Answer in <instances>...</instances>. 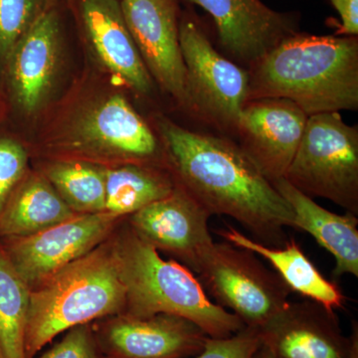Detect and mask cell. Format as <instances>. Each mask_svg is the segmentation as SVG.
Segmentation results:
<instances>
[{
    "label": "cell",
    "instance_id": "25",
    "mask_svg": "<svg viewBox=\"0 0 358 358\" xmlns=\"http://www.w3.org/2000/svg\"><path fill=\"white\" fill-rule=\"evenodd\" d=\"M259 329L245 327L228 338H207L203 350L192 358H253L262 345Z\"/></svg>",
    "mask_w": 358,
    "mask_h": 358
},
{
    "label": "cell",
    "instance_id": "19",
    "mask_svg": "<svg viewBox=\"0 0 358 358\" xmlns=\"http://www.w3.org/2000/svg\"><path fill=\"white\" fill-rule=\"evenodd\" d=\"M216 234L238 248L263 257L274 267L292 292H296L308 300L317 301L331 310L343 308L345 305V296L338 285L322 275L319 268L303 253L300 244L294 239L288 240L282 247L275 248L246 236L231 226L216 231Z\"/></svg>",
    "mask_w": 358,
    "mask_h": 358
},
{
    "label": "cell",
    "instance_id": "12",
    "mask_svg": "<svg viewBox=\"0 0 358 358\" xmlns=\"http://www.w3.org/2000/svg\"><path fill=\"white\" fill-rule=\"evenodd\" d=\"M183 1L201 7L213 18L221 48L248 68L300 32L298 14L275 11L261 0Z\"/></svg>",
    "mask_w": 358,
    "mask_h": 358
},
{
    "label": "cell",
    "instance_id": "16",
    "mask_svg": "<svg viewBox=\"0 0 358 358\" xmlns=\"http://www.w3.org/2000/svg\"><path fill=\"white\" fill-rule=\"evenodd\" d=\"M90 44L108 69L138 93L148 95L152 78L122 14L120 0H69Z\"/></svg>",
    "mask_w": 358,
    "mask_h": 358
},
{
    "label": "cell",
    "instance_id": "2",
    "mask_svg": "<svg viewBox=\"0 0 358 358\" xmlns=\"http://www.w3.org/2000/svg\"><path fill=\"white\" fill-rule=\"evenodd\" d=\"M247 101L282 98L308 115L358 110V38L299 32L249 68Z\"/></svg>",
    "mask_w": 358,
    "mask_h": 358
},
{
    "label": "cell",
    "instance_id": "3",
    "mask_svg": "<svg viewBox=\"0 0 358 358\" xmlns=\"http://www.w3.org/2000/svg\"><path fill=\"white\" fill-rule=\"evenodd\" d=\"M126 303L115 247L92 250L30 292L25 358H34L58 334L72 327L122 315Z\"/></svg>",
    "mask_w": 358,
    "mask_h": 358
},
{
    "label": "cell",
    "instance_id": "10",
    "mask_svg": "<svg viewBox=\"0 0 358 358\" xmlns=\"http://www.w3.org/2000/svg\"><path fill=\"white\" fill-rule=\"evenodd\" d=\"M308 115L292 101L245 102L236 138L240 148L270 182L284 178L300 145Z\"/></svg>",
    "mask_w": 358,
    "mask_h": 358
},
{
    "label": "cell",
    "instance_id": "15",
    "mask_svg": "<svg viewBox=\"0 0 358 358\" xmlns=\"http://www.w3.org/2000/svg\"><path fill=\"white\" fill-rule=\"evenodd\" d=\"M95 336L110 358H192L208 338L190 320L166 313L145 317L122 313Z\"/></svg>",
    "mask_w": 358,
    "mask_h": 358
},
{
    "label": "cell",
    "instance_id": "13",
    "mask_svg": "<svg viewBox=\"0 0 358 358\" xmlns=\"http://www.w3.org/2000/svg\"><path fill=\"white\" fill-rule=\"evenodd\" d=\"M124 20L150 76L186 106V69L179 42L178 0H122Z\"/></svg>",
    "mask_w": 358,
    "mask_h": 358
},
{
    "label": "cell",
    "instance_id": "20",
    "mask_svg": "<svg viewBox=\"0 0 358 358\" xmlns=\"http://www.w3.org/2000/svg\"><path fill=\"white\" fill-rule=\"evenodd\" d=\"M74 216L50 183L22 178L0 211V238L30 236Z\"/></svg>",
    "mask_w": 358,
    "mask_h": 358
},
{
    "label": "cell",
    "instance_id": "17",
    "mask_svg": "<svg viewBox=\"0 0 358 358\" xmlns=\"http://www.w3.org/2000/svg\"><path fill=\"white\" fill-rule=\"evenodd\" d=\"M294 213L292 228L305 231L334 257V277L358 278V219L350 212L334 213L294 187L287 179L273 183Z\"/></svg>",
    "mask_w": 358,
    "mask_h": 358
},
{
    "label": "cell",
    "instance_id": "21",
    "mask_svg": "<svg viewBox=\"0 0 358 358\" xmlns=\"http://www.w3.org/2000/svg\"><path fill=\"white\" fill-rule=\"evenodd\" d=\"M176 185L152 169L128 166L106 171V212L121 217L169 196Z\"/></svg>",
    "mask_w": 358,
    "mask_h": 358
},
{
    "label": "cell",
    "instance_id": "26",
    "mask_svg": "<svg viewBox=\"0 0 358 358\" xmlns=\"http://www.w3.org/2000/svg\"><path fill=\"white\" fill-rule=\"evenodd\" d=\"M27 152L20 141L0 134V211L24 176Z\"/></svg>",
    "mask_w": 358,
    "mask_h": 358
},
{
    "label": "cell",
    "instance_id": "22",
    "mask_svg": "<svg viewBox=\"0 0 358 358\" xmlns=\"http://www.w3.org/2000/svg\"><path fill=\"white\" fill-rule=\"evenodd\" d=\"M29 287L14 270L0 249V355L25 358V329Z\"/></svg>",
    "mask_w": 358,
    "mask_h": 358
},
{
    "label": "cell",
    "instance_id": "7",
    "mask_svg": "<svg viewBox=\"0 0 358 358\" xmlns=\"http://www.w3.org/2000/svg\"><path fill=\"white\" fill-rule=\"evenodd\" d=\"M199 282L214 303L245 327L260 329L289 303L292 289L255 254L228 243H214L199 270Z\"/></svg>",
    "mask_w": 358,
    "mask_h": 358
},
{
    "label": "cell",
    "instance_id": "23",
    "mask_svg": "<svg viewBox=\"0 0 358 358\" xmlns=\"http://www.w3.org/2000/svg\"><path fill=\"white\" fill-rule=\"evenodd\" d=\"M48 178L73 211H106V171L81 162H63L49 169Z\"/></svg>",
    "mask_w": 358,
    "mask_h": 358
},
{
    "label": "cell",
    "instance_id": "6",
    "mask_svg": "<svg viewBox=\"0 0 358 358\" xmlns=\"http://www.w3.org/2000/svg\"><path fill=\"white\" fill-rule=\"evenodd\" d=\"M179 42L186 69V106L202 121L235 134L248 96V71L224 57L197 16L180 13Z\"/></svg>",
    "mask_w": 358,
    "mask_h": 358
},
{
    "label": "cell",
    "instance_id": "8",
    "mask_svg": "<svg viewBox=\"0 0 358 358\" xmlns=\"http://www.w3.org/2000/svg\"><path fill=\"white\" fill-rule=\"evenodd\" d=\"M119 216L87 213L27 237L3 238L0 249L30 289L98 247Z\"/></svg>",
    "mask_w": 358,
    "mask_h": 358
},
{
    "label": "cell",
    "instance_id": "14",
    "mask_svg": "<svg viewBox=\"0 0 358 358\" xmlns=\"http://www.w3.org/2000/svg\"><path fill=\"white\" fill-rule=\"evenodd\" d=\"M209 212L180 186L136 211L131 226L157 250L169 252L199 274L215 242L208 228Z\"/></svg>",
    "mask_w": 358,
    "mask_h": 358
},
{
    "label": "cell",
    "instance_id": "1",
    "mask_svg": "<svg viewBox=\"0 0 358 358\" xmlns=\"http://www.w3.org/2000/svg\"><path fill=\"white\" fill-rule=\"evenodd\" d=\"M157 127L180 186L209 212L225 215L268 247L287 243L291 207L236 143L160 117Z\"/></svg>",
    "mask_w": 358,
    "mask_h": 358
},
{
    "label": "cell",
    "instance_id": "31",
    "mask_svg": "<svg viewBox=\"0 0 358 358\" xmlns=\"http://www.w3.org/2000/svg\"><path fill=\"white\" fill-rule=\"evenodd\" d=\"M120 1H122V0H120Z\"/></svg>",
    "mask_w": 358,
    "mask_h": 358
},
{
    "label": "cell",
    "instance_id": "18",
    "mask_svg": "<svg viewBox=\"0 0 358 358\" xmlns=\"http://www.w3.org/2000/svg\"><path fill=\"white\" fill-rule=\"evenodd\" d=\"M78 134L92 147L141 160L155 157L159 148L152 129L120 95L110 96L85 115Z\"/></svg>",
    "mask_w": 358,
    "mask_h": 358
},
{
    "label": "cell",
    "instance_id": "29",
    "mask_svg": "<svg viewBox=\"0 0 358 358\" xmlns=\"http://www.w3.org/2000/svg\"><path fill=\"white\" fill-rule=\"evenodd\" d=\"M253 358H275L274 355H273L272 352H271L270 348H268L267 345H261V348H259L258 352L255 353Z\"/></svg>",
    "mask_w": 358,
    "mask_h": 358
},
{
    "label": "cell",
    "instance_id": "30",
    "mask_svg": "<svg viewBox=\"0 0 358 358\" xmlns=\"http://www.w3.org/2000/svg\"><path fill=\"white\" fill-rule=\"evenodd\" d=\"M0 358H1V355H0Z\"/></svg>",
    "mask_w": 358,
    "mask_h": 358
},
{
    "label": "cell",
    "instance_id": "28",
    "mask_svg": "<svg viewBox=\"0 0 358 358\" xmlns=\"http://www.w3.org/2000/svg\"><path fill=\"white\" fill-rule=\"evenodd\" d=\"M334 8L341 16V23L336 36L358 35V0H329Z\"/></svg>",
    "mask_w": 358,
    "mask_h": 358
},
{
    "label": "cell",
    "instance_id": "9",
    "mask_svg": "<svg viewBox=\"0 0 358 358\" xmlns=\"http://www.w3.org/2000/svg\"><path fill=\"white\" fill-rule=\"evenodd\" d=\"M275 358H358V326L345 336L334 310L317 301H289L260 329Z\"/></svg>",
    "mask_w": 358,
    "mask_h": 358
},
{
    "label": "cell",
    "instance_id": "24",
    "mask_svg": "<svg viewBox=\"0 0 358 358\" xmlns=\"http://www.w3.org/2000/svg\"><path fill=\"white\" fill-rule=\"evenodd\" d=\"M57 0H0V84L7 59L37 18Z\"/></svg>",
    "mask_w": 358,
    "mask_h": 358
},
{
    "label": "cell",
    "instance_id": "11",
    "mask_svg": "<svg viewBox=\"0 0 358 358\" xmlns=\"http://www.w3.org/2000/svg\"><path fill=\"white\" fill-rule=\"evenodd\" d=\"M62 37L56 1L33 23L7 59L0 85L9 107L25 115L41 107L53 83Z\"/></svg>",
    "mask_w": 358,
    "mask_h": 358
},
{
    "label": "cell",
    "instance_id": "27",
    "mask_svg": "<svg viewBox=\"0 0 358 358\" xmlns=\"http://www.w3.org/2000/svg\"><path fill=\"white\" fill-rule=\"evenodd\" d=\"M39 358H110L103 352L88 324L72 327Z\"/></svg>",
    "mask_w": 358,
    "mask_h": 358
},
{
    "label": "cell",
    "instance_id": "4",
    "mask_svg": "<svg viewBox=\"0 0 358 358\" xmlns=\"http://www.w3.org/2000/svg\"><path fill=\"white\" fill-rule=\"evenodd\" d=\"M115 250L126 288V315H176L215 338H228L245 327L236 315L211 301L192 271L162 259L154 245L134 229L117 242Z\"/></svg>",
    "mask_w": 358,
    "mask_h": 358
},
{
    "label": "cell",
    "instance_id": "5",
    "mask_svg": "<svg viewBox=\"0 0 358 358\" xmlns=\"http://www.w3.org/2000/svg\"><path fill=\"white\" fill-rule=\"evenodd\" d=\"M285 179L303 194L358 215V128L339 113L308 115Z\"/></svg>",
    "mask_w": 358,
    "mask_h": 358
}]
</instances>
